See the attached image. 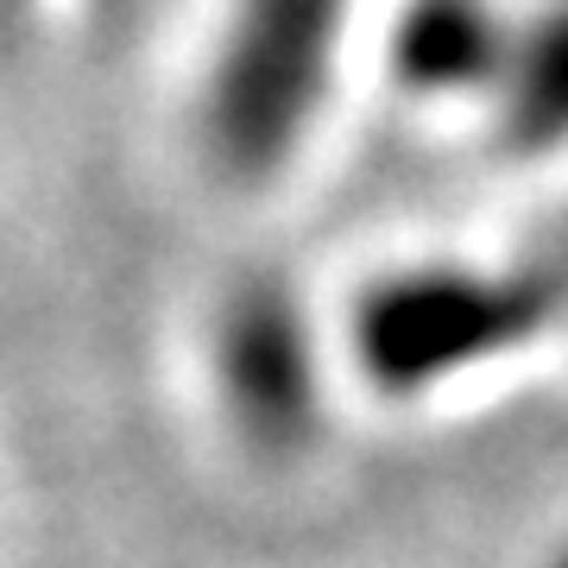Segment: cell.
I'll use <instances>...</instances> for the list:
<instances>
[{"label":"cell","mask_w":568,"mask_h":568,"mask_svg":"<svg viewBox=\"0 0 568 568\" xmlns=\"http://www.w3.org/2000/svg\"><path fill=\"white\" fill-rule=\"evenodd\" d=\"M511 39L518 20L499 0H405L392 13V77L429 102H455V95L493 102Z\"/></svg>","instance_id":"4"},{"label":"cell","mask_w":568,"mask_h":568,"mask_svg":"<svg viewBox=\"0 0 568 568\" xmlns=\"http://www.w3.org/2000/svg\"><path fill=\"white\" fill-rule=\"evenodd\" d=\"M549 568H568V537H562V549H556V556H549Z\"/></svg>","instance_id":"6"},{"label":"cell","mask_w":568,"mask_h":568,"mask_svg":"<svg viewBox=\"0 0 568 568\" xmlns=\"http://www.w3.org/2000/svg\"><path fill=\"white\" fill-rule=\"evenodd\" d=\"M354 0H222L196 77V145L234 190H265L316 140L342 82Z\"/></svg>","instance_id":"2"},{"label":"cell","mask_w":568,"mask_h":568,"mask_svg":"<svg viewBox=\"0 0 568 568\" xmlns=\"http://www.w3.org/2000/svg\"><path fill=\"white\" fill-rule=\"evenodd\" d=\"M203 379L215 417L253 462H304L328 424L323 328L278 265H253L215 291L203 323Z\"/></svg>","instance_id":"3"},{"label":"cell","mask_w":568,"mask_h":568,"mask_svg":"<svg viewBox=\"0 0 568 568\" xmlns=\"http://www.w3.org/2000/svg\"><path fill=\"white\" fill-rule=\"evenodd\" d=\"M493 114L511 152H568V0H544L530 20H518L506 77L493 89Z\"/></svg>","instance_id":"5"},{"label":"cell","mask_w":568,"mask_h":568,"mask_svg":"<svg viewBox=\"0 0 568 568\" xmlns=\"http://www.w3.org/2000/svg\"><path fill=\"white\" fill-rule=\"evenodd\" d=\"M568 323V246L499 265L424 260L379 272L347 310V361L379 398H429Z\"/></svg>","instance_id":"1"}]
</instances>
